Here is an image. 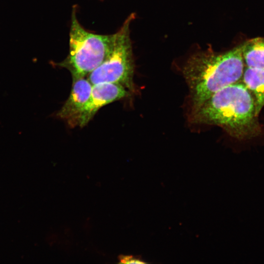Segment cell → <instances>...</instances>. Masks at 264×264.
<instances>
[{
	"label": "cell",
	"instance_id": "obj_8",
	"mask_svg": "<svg viewBox=\"0 0 264 264\" xmlns=\"http://www.w3.org/2000/svg\"><path fill=\"white\" fill-rule=\"evenodd\" d=\"M242 55L246 66L264 69V38L256 37L243 43Z\"/></svg>",
	"mask_w": 264,
	"mask_h": 264
},
{
	"label": "cell",
	"instance_id": "obj_6",
	"mask_svg": "<svg viewBox=\"0 0 264 264\" xmlns=\"http://www.w3.org/2000/svg\"><path fill=\"white\" fill-rule=\"evenodd\" d=\"M92 84L85 77L73 79L70 95L56 115L71 126L78 125L81 112L88 101Z\"/></svg>",
	"mask_w": 264,
	"mask_h": 264
},
{
	"label": "cell",
	"instance_id": "obj_2",
	"mask_svg": "<svg viewBox=\"0 0 264 264\" xmlns=\"http://www.w3.org/2000/svg\"><path fill=\"white\" fill-rule=\"evenodd\" d=\"M242 48L243 43L222 53L208 49L188 58L182 73L189 87L192 109L242 79L245 67Z\"/></svg>",
	"mask_w": 264,
	"mask_h": 264
},
{
	"label": "cell",
	"instance_id": "obj_3",
	"mask_svg": "<svg viewBox=\"0 0 264 264\" xmlns=\"http://www.w3.org/2000/svg\"><path fill=\"white\" fill-rule=\"evenodd\" d=\"M114 39V34L100 35L85 30L77 19L74 6L71 13L69 53L58 65L69 70L73 79L85 77L105 60L111 49Z\"/></svg>",
	"mask_w": 264,
	"mask_h": 264
},
{
	"label": "cell",
	"instance_id": "obj_1",
	"mask_svg": "<svg viewBox=\"0 0 264 264\" xmlns=\"http://www.w3.org/2000/svg\"><path fill=\"white\" fill-rule=\"evenodd\" d=\"M257 116L252 94L243 83L237 82L192 109L189 120L194 124L219 126L230 136L243 139L260 132Z\"/></svg>",
	"mask_w": 264,
	"mask_h": 264
},
{
	"label": "cell",
	"instance_id": "obj_4",
	"mask_svg": "<svg viewBox=\"0 0 264 264\" xmlns=\"http://www.w3.org/2000/svg\"><path fill=\"white\" fill-rule=\"evenodd\" d=\"M134 18V14H132L126 20L114 34L113 45L108 56L88 74V80L92 85L115 83L131 91L134 90V63L130 36V23Z\"/></svg>",
	"mask_w": 264,
	"mask_h": 264
},
{
	"label": "cell",
	"instance_id": "obj_7",
	"mask_svg": "<svg viewBox=\"0 0 264 264\" xmlns=\"http://www.w3.org/2000/svg\"><path fill=\"white\" fill-rule=\"evenodd\" d=\"M242 79L254 96L256 113L258 116L264 106V69L245 66Z\"/></svg>",
	"mask_w": 264,
	"mask_h": 264
},
{
	"label": "cell",
	"instance_id": "obj_9",
	"mask_svg": "<svg viewBox=\"0 0 264 264\" xmlns=\"http://www.w3.org/2000/svg\"><path fill=\"white\" fill-rule=\"evenodd\" d=\"M121 262L125 264H144V262L132 256H125L121 257Z\"/></svg>",
	"mask_w": 264,
	"mask_h": 264
},
{
	"label": "cell",
	"instance_id": "obj_5",
	"mask_svg": "<svg viewBox=\"0 0 264 264\" xmlns=\"http://www.w3.org/2000/svg\"><path fill=\"white\" fill-rule=\"evenodd\" d=\"M128 94L123 86L110 83L92 85L90 96L83 107L78 125L86 126L102 107L125 97Z\"/></svg>",
	"mask_w": 264,
	"mask_h": 264
}]
</instances>
